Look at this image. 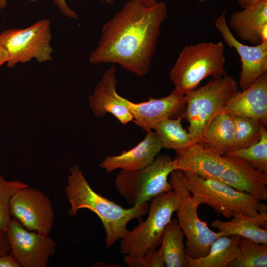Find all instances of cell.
<instances>
[{
  "label": "cell",
  "instance_id": "2e32d148",
  "mask_svg": "<svg viewBox=\"0 0 267 267\" xmlns=\"http://www.w3.org/2000/svg\"><path fill=\"white\" fill-rule=\"evenodd\" d=\"M226 167L220 181L235 189L250 194L263 201L267 199V174L248 162L225 154Z\"/></svg>",
  "mask_w": 267,
  "mask_h": 267
},
{
  "label": "cell",
  "instance_id": "4316f807",
  "mask_svg": "<svg viewBox=\"0 0 267 267\" xmlns=\"http://www.w3.org/2000/svg\"><path fill=\"white\" fill-rule=\"evenodd\" d=\"M240 158L260 171L267 174V130L262 129L259 141L245 148L233 150L227 154Z\"/></svg>",
  "mask_w": 267,
  "mask_h": 267
},
{
  "label": "cell",
  "instance_id": "484cf974",
  "mask_svg": "<svg viewBox=\"0 0 267 267\" xmlns=\"http://www.w3.org/2000/svg\"><path fill=\"white\" fill-rule=\"evenodd\" d=\"M231 116L235 131L233 150L248 147L259 141L263 128L265 127L260 121L250 117Z\"/></svg>",
  "mask_w": 267,
  "mask_h": 267
},
{
  "label": "cell",
  "instance_id": "e575fe53",
  "mask_svg": "<svg viewBox=\"0 0 267 267\" xmlns=\"http://www.w3.org/2000/svg\"><path fill=\"white\" fill-rule=\"evenodd\" d=\"M147 6H151L155 4L158 0H138Z\"/></svg>",
  "mask_w": 267,
  "mask_h": 267
},
{
  "label": "cell",
  "instance_id": "603a6c76",
  "mask_svg": "<svg viewBox=\"0 0 267 267\" xmlns=\"http://www.w3.org/2000/svg\"><path fill=\"white\" fill-rule=\"evenodd\" d=\"M184 234L177 219L167 225L160 247L167 267H187L183 242Z\"/></svg>",
  "mask_w": 267,
  "mask_h": 267
},
{
  "label": "cell",
  "instance_id": "e0dca14e",
  "mask_svg": "<svg viewBox=\"0 0 267 267\" xmlns=\"http://www.w3.org/2000/svg\"><path fill=\"white\" fill-rule=\"evenodd\" d=\"M116 67L112 66L103 75L93 93L89 97V103L93 114L97 117H104L108 113L114 116L122 124L133 121V117L123 103L116 91L117 80Z\"/></svg>",
  "mask_w": 267,
  "mask_h": 267
},
{
  "label": "cell",
  "instance_id": "f546056e",
  "mask_svg": "<svg viewBox=\"0 0 267 267\" xmlns=\"http://www.w3.org/2000/svg\"><path fill=\"white\" fill-rule=\"evenodd\" d=\"M74 0L78 1V0ZM101 0L108 4H111L113 2L112 0ZM53 2L57 5L61 12L64 15L72 18H78V16L75 11L71 9L66 4V0H53Z\"/></svg>",
  "mask_w": 267,
  "mask_h": 267
},
{
  "label": "cell",
  "instance_id": "7a4b0ae2",
  "mask_svg": "<svg viewBox=\"0 0 267 267\" xmlns=\"http://www.w3.org/2000/svg\"><path fill=\"white\" fill-rule=\"evenodd\" d=\"M65 193L71 207L68 214L75 216L81 209H88L100 219L104 226L106 246L110 248L128 233V223L132 220H140L147 213L149 204L125 209L107 199L93 190L79 166H72L70 169Z\"/></svg>",
  "mask_w": 267,
  "mask_h": 267
},
{
  "label": "cell",
  "instance_id": "f1b7e54d",
  "mask_svg": "<svg viewBox=\"0 0 267 267\" xmlns=\"http://www.w3.org/2000/svg\"><path fill=\"white\" fill-rule=\"evenodd\" d=\"M129 267H165V263L161 247L158 249H150L141 257L127 255L123 257Z\"/></svg>",
  "mask_w": 267,
  "mask_h": 267
},
{
  "label": "cell",
  "instance_id": "3957f363",
  "mask_svg": "<svg viewBox=\"0 0 267 267\" xmlns=\"http://www.w3.org/2000/svg\"><path fill=\"white\" fill-rule=\"evenodd\" d=\"M224 48L222 42H201L184 47L169 73L175 89L185 94L208 77L227 75Z\"/></svg>",
  "mask_w": 267,
  "mask_h": 267
},
{
  "label": "cell",
  "instance_id": "5b68a950",
  "mask_svg": "<svg viewBox=\"0 0 267 267\" xmlns=\"http://www.w3.org/2000/svg\"><path fill=\"white\" fill-rule=\"evenodd\" d=\"M238 83L227 74L212 78L207 83L185 94L183 118L189 123L187 131L199 143L211 121L238 90Z\"/></svg>",
  "mask_w": 267,
  "mask_h": 267
},
{
  "label": "cell",
  "instance_id": "7c38bea8",
  "mask_svg": "<svg viewBox=\"0 0 267 267\" xmlns=\"http://www.w3.org/2000/svg\"><path fill=\"white\" fill-rule=\"evenodd\" d=\"M226 14V10H224L216 20L215 25L224 43L234 48L240 57L241 70L238 85L243 90L267 72V42L249 46L237 41L227 25Z\"/></svg>",
  "mask_w": 267,
  "mask_h": 267
},
{
  "label": "cell",
  "instance_id": "d590c367",
  "mask_svg": "<svg viewBox=\"0 0 267 267\" xmlns=\"http://www.w3.org/2000/svg\"><path fill=\"white\" fill-rule=\"evenodd\" d=\"M32 2H35L36 0H29ZM7 0H0V9H2L6 6Z\"/></svg>",
  "mask_w": 267,
  "mask_h": 267
},
{
  "label": "cell",
  "instance_id": "4dcf8cb0",
  "mask_svg": "<svg viewBox=\"0 0 267 267\" xmlns=\"http://www.w3.org/2000/svg\"><path fill=\"white\" fill-rule=\"evenodd\" d=\"M0 267H21L9 253L0 256Z\"/></svg>",
  "mask_w": 267,
  "mask_h": 267
},
{
  "label": "cell",
  "instance_id": "1f68e13d",
  "mask_svg": "<svg viewBox=\"0 0 267 267\" xmlns=\"http://www.w3.org/2000/svg\"><path fill=\"white\" fill-rule=\"evenodd\" d=\"M10 248L4 231L0 230V256L9 254Z\"/></svg>",
  "mask_w": 267,
  "mask_h": 267
},
{
  "label": "cell",
  "instance_id": "83f0119b",
  "mask_svg": "<svg viewBox=\"0 0 267 267\" xmlns=\"http://www.w3.org/2000/svg\"><path fill=\"white\" fill-rule=\"evenodd\" d=\"M19 180L7 181L0 174V230L5 231L11 219L9 203L12 196L19 189L28 186Z\"/></svg>",
  "mask_w": 267,
  "mask_h": 267
},
{
  "label": "cell",
  "instance_id": "44dd1931",
  "mask_svg": "<svg viewBox=\"0 0 267 267\" xmlns=\"http://www.w3.org/2000/svg\"><path fill=\"white\" fill-rule=\"evenodd\" d=\"M235 135L232 116L226 113H220L211 121L198 143L223 155L233 150Z\"/></svg>",
  "mask_w": 267,
  "mask_h": 267
},
{
  "label": "cell",
  "instance_id": "9c48e42d",
  "mask_svg": "<svg viewBox=\"0 0 267 267\" xmlns=\"http://www.w3.org/2000/svg\"><path fill=\"white\" fill-rule=\"evenodd\" d=\"M51 40L50 21L46 19L24 29H8L0 34V40L8 53L9 68L33 58L40 63L51 61Z\"/></svg>",
  "mask_w": 267,
  "mask_h": 267
},
{
  "label": "cell",
  "instance_id": "ffe728a7",
  "mask_svg": "<svg viewBox=\"0 0 267 267\" xmlns=\"http://www.w3.org/2000/svg\"><path fill=\"white\" fill-rule=\"evenodd\" d=\"M267 223V212H266L255 216L235 214L229 221L217 219L211 225L219 229L222 235H237L267 245V230L263 227Z\"/></svg>",
  "mask_w": 267,
  "mask_h": 267
},
{
  "label": "cell",
  "instance_id": "8992f818",
  "mask_svg": "<svg viewBox=\"0 0 267 267\" xmlns=\"http://www.w3.org/2000/svg\"><path fill=\"white\" fill-rule=\"evenodd\" d=\"M175 170V159L168 155H158L151 164L142 169L121 170L114 184L119 194L130 205L139 206L162 193L173 190L168 177Z\"/></svg>",
  "mask_w": 267,
  "mask_h": 267
},
{
  "label": "cell",
  "instance_id": "8fae6325",
  "mask_svg": "<svg viewBox=\"0 0 267 267\" xmlns=\"http://www.w3.org/2000/svg\"><path fill=\"white\" fill-rule=\"evenodd\" d=\"M11 217L28 230L49 235L54 222V213L50 198L38 189L23 187L11 197Z\"/></svg>",
  "mask_w": 267,
  "mask_h": 267
},
{
  "label": "cell",
  "instance_id": "836d02e7",
  "mask_svg": "<svg viewBox=\"0 0 267 267\" xmlns=\"http://www.w3.org/2000/svg\"><path fill=\"white\" fill-rule=\"evenodd\" d=\"M242 8H245L251 5L257 0H236Z\"/></svg>",
  "mask_w": 267,
  "mask_h": 267
},
{
  "label": "cell",
  "instance_id": "52a82bcc",
  "mask_svg": "<svg viewBox=\"0 0 267 267\" xmlns=\"http://www.w3.org/2000/svg\"><path fill=\"white\" fill-rule=\"evenodd\" d=\"M148 216L121 239L122 254L141 257L160 246L165 228L176 212L178 198L174 190L162 193L150 201Z\"/></svg>",
  "mask_w": 267,
  "mask_h": 267
},
{
  "label": "cell",
  "instance_id": "d4e9b609",
  "mask_svg": "<svg viewBox=\"0 0 267 267\" xmlns=\"http://www.w3.org/2000/svg\"><path fill=\"white\" fill-rule=\"evenodd\" d=\"M238 246L240 255L228 267H267V245L240 237Z\"/></svg>",
  "mask_w": 267,
  "mask_h": 267
},
{
  "label": "cell",
  "instance_id": "8d00e7d4",
  "mask_svg": "<svg viewBox=\"0 0 267 267\" xmlns=\"http://www.w3.org/2000/svg\"><path fill=\"white\" fill-rule=\"evenodd\" d=\"M205 0H199V2H203Z\"/></svg>",
  "mask_w": 267,
  "mask_h": 267
},
{
  "label": "cell",
  "instance_id": "5bb4252c",
  "mask_svg": "<svg viewBox=\"0 0 267 267\" xmlns=\"http://www.w3.org/2000/svg\"><path fill=\"white\" fill-rule=\"evenodd\" d=\"M175 152L176 170L190 172L203 178L220 181L226 167L225 154L221 155L198 143Z\"/></svg>",
  "mask_w": 267,
  "mask_h": 267
},
{
  "label": "cell",
  "instance_id": "ba28073f",
  "mask_svg": "<svg viewBox=\"0 0 267 267\" xmlns=\"http://www.w3.org/2000/svg\"><path fill=\"white\" fill-rule=\"evenodd\" d=\"M169 177V182L178 198L176 211L177 219L186 238V257L191 259L203 257L209 253L213 241L222 235L220 232L211 230L206 222L199 219V206L188 190L183 172L175 170Z\"/></svg>",
  "mask_w": 267,
  "mask_h": 267
},
{
  "label": "cell",
  "instance_id": "cb8c5ba5",
  "mask_svg": "<svg viewBox=\"0 0 267 267\" xmlns=\"http://www.w3.org/2000/svg\"><path fill=\"white\" fill-rule=\"evenodd\" d=\"M182 115L158 122L153 130L159 135L162 148L175 151L186 148L197 143L187 130L182 127Z\"/></svg>",
  "mask_w": 267,
  "mask_h": 267
},
{
  "label": "cell",
  "instance_id": "d6986e66",
  "mask_svg": "<svg viewBox=\"0 0 267 267\" xmlns=\"http://www.w3.org/2000/svg\"><path fill=\"white\" fill-rule=\"evenodd\" d=\"M229 24L242 40L254 45L261 44L262 33L267 28V0H257L233 12Z\"/></svg>",
  "mask_w": 267,
  "mask_h": 267
},
{
  "label": "cell",
  "instance_id": "ac0fdd59",
  "mask_svg": "<svg viewBox=\"0 0 267 267\" xmlns=\"http://www.w3.org/2000/svg\"><path fill=\"white\" fill-rule=\"evenodd\" d=\"M144 139L134 148L120 154L106 157L99 167L110 172L117 169L134 171L151 164L162 148L160 138L152 130L146 131Z\"/></svg>",
  "mask_w": 267,
  "mask_h": 267
},
{
  "label": "cell",
  "instance_id": "7402d4cb",
  "mask_svg": "<svg viewBox=\"0 0 267 267\" xmlns=\"http://www.w3.org/2000/svg\"><path fill=\"white\" fill-rule=\"evenodd\" d=\"M237 235H222L212 243L209 253L204 257H186L187 267H227L240 255Z\"/></svg>",
  "mask_w": 267,
  "mask_h": 267
},
{
  "label": "cell",
  "instance_id": "30bf717a",
  "mask_svg": "<svg viewBox=\"0 0 267 267\" xmlns=\"http://www.w3.org/2000/svg\"><path fill=\"white\" fill-rule=\"evenodd\" d=\"M5 232L10 254L21 267H46L55 253L56 243L48 235L28 230L13 218Z\"/></svg>",
  "mask_w": 267,
  "mask_h": 267
},
{
  "label": "cell",
  "instance_id": "6da1fadb",
  "mask_svg": "<svg viewBox=\"0 0 267 267\" xmlns=\"http://www.w3.org/2000/svg\"><path fill=\"white\" fill-rule=\"evenodd\" d=\"M167 13L164 2L147 6L138 0H127L103 25L89 62L118 64L138 76L146 75Z\"/></svg>",
  "mask_w": 267,
  "mask_h": 267
},
{
  "label": "cell",
  "instance_id": "277c9868",
  "mask_svg": "<svg viewBox=\"0 0 267 267\" xmlns=\"http://www.w3.org/2000/svg\"><path fill=\"white\" fill-rule=\"evenodd\" d=\"M183 172L188 190L198 206L205 204L226 219L235 214L255 216L267 212V205L250 194L238 191L219 180Z\"/></svg>",
  "mask_w": 267,
  "mask_h": 267
},
{
  "label": "cell",
  "instance_id": "9a60e30c",
  "mask_svg": "<svg viewBox=\"0 0 267 267\" xmlns=\"http://www.w3.org/2000/svg\"><path fill=\"white\" fill-rule=\"evenodd\" d=\"M220 113L254 118L267 127V72L246 89L238 90Z\"/></svg>",
  "mask_w": 267,
  "mask_h": 267
},
{
  "label": "cell",
  "instance_id": "d6a6232c",
  "mask_svg": "<svg viewBox=\"0 0 267 267\" xmlns=\"http://www.w3.org/2000/svg\"><path fill=\"white\" fill-rule=\"evenodd\" d=\"M8 60L7 52L0 40V67Z\"/></svg>",
  "mask_w": 267,
  "mask_h": 267
},
{
  "label": "cell",
  "instance_id": "4fadbf2b",
  "mask_svg": "<svg viewBox=\"0 0 267 267\" xmlns=\"http://www.w3.org/2000/svg\"><path fill=\"white\" fill-rule=\"evenodd\" d=\"M123 103L132 114L134 122L145 131L153 130L159 122L181 116L186 104L185 94L173 90L160 98L150 97L147 101L134 103L121 96Z\"/></svg>",
  "mask_w": 267,
  "mask_h": 267
}]
</instances>
